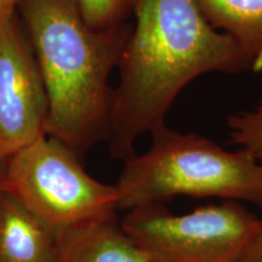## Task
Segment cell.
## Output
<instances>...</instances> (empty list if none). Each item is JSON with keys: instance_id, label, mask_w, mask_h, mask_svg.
Returning a JSON list of instances; mask_svg holds the SVG:
<instances>
[{"instance_id": "13", "label": "cell", "mask_w": 262, "mask_h": 262, "mask_svg": "<svg viewBox=\"0 0 262 262\" xmlns=\"http://www.w3.org/2000/svg\"><path fill=\"white\" fill-rule=\"evenodd\" d=\"M21 0H0V24L8 21L17 11Z\"/></svg>"}, {"instance_id": "12", "label": "cell", "mask_w": 262, "mask_h": 262, "mask_svg": "<svg viewBox=\"0 0 262 262\" xmlns=\"http://www.w3.org/2000/svg\"><path fill=\"white\" fill-rule=\"evenodd\" d=\"M235 262H262V220L256 233Z\"/></svg>"}, {"instance_id": "9", "label": "cell", "mask_w": 262, "mask_h": 262, "mask_svg": "<svg viewBox=\"0 0 262 262\" xmlns=\"http://www.w3.org/2000/svg\"><path fill=\"white\" fill-rule=\"evenodd\" d=\"M206 21L237 42L253 66L262 70V0H195Z\"/></svg>"}, {"instance_id": "6", "label": "cell", "mask_w": 262, "mask_h": 262, "mask_svg": "<svg viewBox=\"0 0 262 262\" xmlns=\"http://www.w3.org/2000/svg\"><path fill=\"white\" fill-rule=\"evenodd\" d=\"M48 97L17 12L0 24V160L47 135Z\"/></svg>"}, {"instance_id": "11", "label": "cell", "mask_w": 262, "mask_h": 262, "mask_svg": "<svg viewBox=\"0 0 262 262\" xmlns=\"http://www.w3.org/2000/svg\"><path fill=\"white\" fill-rule=\"evenodd\" d=\"M137 0H77L88 25L94 29H107L126 24Z\"/></svg>"}, {"instance_id": "3", "label": "cell", "mask_w": 262, "mask_h": 262, "mask_svg": "<svg viewBox=\"0 0 262 262\" xmlns=\"http://www.w3.org/2000/svg\"><path fill=\"white\" fill-rule=\"evenodd\" d=\"M149 148L126 160L116 188L118 210L164 204L179 195L253 203L262 210V162L208 137L162 124Z\"/></svg>"}, {"instance_id": "7", "label": "cell", "mask_w": 262, "mask_h": 262, "mask_svg": "<svg viewBox=\"0 0 262 262\" xmlns=\"http://www.w3.org/2000/svg\"><path fill=\"white\" fill-rule=\"evenodd\" d=\"M57 233L21 201L0 194V262H56Z\"/></svg>"}, {"instance_id": "5", "label": "cell", "mask_w": 262, "mask_h": 262, "mask_svg": "<svg viewBox=\"0 0 262 262\" xmlns=\"http://www.w3.org/2000/svg\"><path fill=\"white\" fill-rule=\"evenodd\" d=\"M261 220L241 202L224 201L173 214L164 204L126 211L123 231L150 262H235Z\"/></svg>"}, {"instance_id": "1", "label": "cell", "mask_w": 262, "mask_h": 262, "mask_svg": "<svg viewBox=\"0 0 262 262\" xmlns=\"http://www.w3.org/2000/svg\"><path fill=\"white\" fill-rule=\"evenodd\" d=\"M133 14L108 137L111 155L124 162L136 155L141 136L165 124L191 81L208 73L253 71L237 42L206 21L195 0H137Z\"/></svg>"}, {"instance_id": "4", "label": "cell", "mask_w": 262, "mask_h": 262, "mask_svg": "<svg viewBox=\"0 0 262 262\" xmlns=\"http://www.w3.org/2000/svg\"><path fill=\"white\" fill-rule=\"evenodd\" d=\"M5 187L56 233L117 216L116 185L94 179L73 148L49 135L6 160Z\"/></svg>"}, {"instance_id": "10", "label": "cell", "mask_w": 262, "mask_h": 262, "mask_svg": "<svg viewBox=\"0 0 262 262\" xmlns=\"http://www.w3.org/2000/svg\"><path fill=\"white\" fill-rule=\"evenodd\" d=\"M227 127L232 145L262 162V101L249 110L231 114Z\"/></svg>"}, {"instance_id": "2", "label": "cell", "mask_w": 262, "mask_h": 262, "mask_svg": "<svg viewBox=\"0 0 262 262\" xmlns=\"http://www.w3.org/2000/svg\"><path fill=\"white\" fill-rule=\"evenodd\" d=\"M16 12L47 93V135L83 156L110 137V79L133 26L91 28L77 0H21Z\"/></svg>"}, {"instance_id": "8", "label": "cell", "mask_w": 262, "mask_h": 262, "mask_svg": "<svg viewBox=\"0 0 262 262\" xmlns=\"http://www.w3.org/2000/svg\"><path fill=\"white\" fill-rule=\"evenodd\" d=\"M56 262H150L117 216L57 233Z\"/></svg>"}, {"instance_id": "14", "label": "cell", "mask_w": 262, "mask_h": 262, "mask_svg": "<svg viewBox=\"0 0 262 262\" xmlns=\"http://www.w3.org/2000/svg\"><path fill=\"white\" fill-rule=\"evenodd\" d=\"M6 189L5 187V163L0 160V194Z\"/></svg>"}]
</instances>
